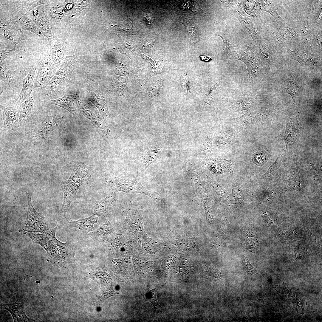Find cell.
<instances>
[{
	"label": "cell",
	"instance_id": "6da1fadb",
	"mask_svg": "<svg viewBox=\"0 0 322 322\" xmlns=\"http://www.w3.org/2000/svg\"><path fill=\"white\" fill-rule=\"evenodd\" d=\"M105 182L106 185L112 189V192L116 193L121 191L140 193L156 199L154 195L143 186L137 178L134 179H130L122 177H114L106 178Z\"/></svg>",
	"mask_w": 322,
	"mask_h": 322
},
{
	"label": "cell",
	"instance_id": "7a4b0ae2",
	"mask_svg": "<svg viewBox=\"0 0 322 322\" xmlns=\"http://www.w3.org/2000/svg\"><path fill=\"white\" fill-rule=\"evenodd\" d=\"M28 203L27 218L23 230L29 232H36L46 234L50 236L52 229L49 227L47 222L41 214L38 213L32 205L30 195L26 193Z\"/></svg>",
	"mask_w": 322,
	"mask_h": 322
},
{
	"label": "cell",
	"instance_id": "3957f363",
	"mask_svg": "<svg viewBox=\"0 0 322 322\" xmlns=\"http://www.w3.org/2000/svg\"><path fill=\"white\" fill-rule=\"evenodd\" d=\"M55 68L49 58L43 59L40 64L34 83V88L45 86L55 75Z\"/></svg>",
	"mask_w": 322,
	"mask_h": 322
},
{
	"label": "cell",
	"instance_id": "277c9868",
	"mask_svg": "<svg viewBox=\"0 0 322 322\" xmlns=\"http://www.w3.org/2000/svg\"><path fill=\"white\" fill-rule=\"evenodd\" d=\"M79 94L78 90L74 94H66L56 99L45 100L44 102L45 104H53L62 107L76 116L77 103L80 100Z\"/></svg>",
	"mask_w": 322,
	"mask_h": 322
},
{
	"label": "cell",
	"instance_id": "5b68a950",
	"mask_svg": "<svg viewBox=\"0 0 322 322\" xmlns=\"http://www.w3.org/2000/svg\"><path fill=\"white\" fill-rule=\"evenodd\" d=\"M69 82L55 74L46 85L41 88L42 97L48 99L49 97L61 93L64 91Z\"/></svg>",
	"mask_w": 322,
	"mask_h": 322
},
{
	"label": "cell",
	"instance_id": "8992f818",
	"mask_svg": "<svg viewBox=\"0 0 322 322\" xmlns=\"http://www.w3.org/2000/svg\"><path fill=\"white\" fill-rule=\"evenodd\" d=\"M80 186L69 178L63 182L62 187L64 193L62 212H66L71 203L76 200V195Z\"/></svg>",
	"mask_w": 322,
	"mask_h": 322
},
{
	"label": "cell",
	"instance_id": "52a82bcc",
	"mask_svg": "<svg viewBox=\"0 0 322 322\" xmlns=\"http://www.w3.org/2000/svg\"><path fill=\"white\" fill-rule=\"evenodd\" d=\"M57 227L52 228V234L50 236L58 249L62 261L64 264L67 260L71 257L74 258L75 251V245L69 240L63 243L58 240L56 237V232Z\"/></svg>",
	"mask_w": 322,
	"mask_h": 322
},
{
	"label": "cell",
	"instance_id": "ba28073f",
	"mask_svg": "<svg viewBox=\"0 0 322 322\" xmlns=\"http://www.w3.org/2000/svg\"><path fill=\"white\" fill-rule=\"evenodd\" d=\"M3 126L6 129H11L18 126L19 117V109L17 106L7 107L0 105Z\"/></svg>",
	"mask_w": 322,
	"mask_h": 322
},
{
	"label": "cell",
	"instance_id": "9c48e42d",
	"mask_svg": "<svg viewBox=\"0 0 322 322\" xmlns=\"http://www.w3.org/2000/svg\"><path fill=\"white\" fill-rule=\"evenodd\" d=\"M91 168L82 162L75 163L69 179L81 186L88 183L91 177Z\"/></svg>",
	"mask_w": 322,
	"mask_h": 322
},
{
	"label": "cell",
	"instance_id": "30bf717a",
	"mask_svg": "<svg viewBox=\"0 0 322 322\" xmlns=\"http://www.w3.org/2000/svg\"><path fill=\"white\" fill-rule=\"evenodd\" d=\"M3 307L10 312L14 321H30L25 315L23 301L20 297L13 298L8 304L3 305Z\"/></svg>",
	"mask_w": 322,
	"mask_h": 322
},
{
	"label": "cell",
	"instance_id": "8fae6325",
	"mask_svg": "<svg viewBox=\"0 0 322 322\" xmlns=\"http://www.w3.org/2000/svg\"><path fill=\"white\" fill-rule=\"evenodd\" d=\"M36 70L35 68H32L27 76L23 80L21 90L15 101L16 105H20L30 96L34 88V80Z\"/></svg>",
	"mask_w": 322,
	"mask_h": 322
},
{
	"label": "cell",
	"instance_id": "7c38bea8",
	"mask_svg": "<svg viewBox=\"0 0 322 322\" xmlns=\"http://www.w3.org/2000/svg\"><path fill=\"white\" fill-rule=\"evenodd\" d=\"M116 193L112 192L107 196L101 200L93 202V214L98 217L107 216L109 210L116 199Z\"/></svg>",
	"mask_w": 322,
	"mask_h": 322
},
{
	"label": "cell",
	"instance_id": "4fadbf2b",
	"mask_svg": "<svg viewBox=\"0 0 322 322\" xmlns=\"http://www.w3.org/2000/svg\"><path fill=\"white\" fill-rule=\"evenodd\" d=\"M35 95H31L23 102L19 108L20 123H25L30 120L33 115V106L35 100Z\"/></svg>",
	"mask_w": 322,
	"mask_h": 322
},
{
	"label": "cell",
	"instance_id": "5bb4252c",
	"mask_svg": "<svg viewBox=\"0 0 322 322\" xmlns=\"http://www.w3.org/2000/svg\"><path fill=\"white\" fill-rule=\"evenodd\" d=\"M99 217L93 214L86 218L79 219L76 221H68L69 227L75 228L83 231L86 233H90L95 230L94 225L97 223Z\"/></svg>",
	"mask_w": 322,
	"mask_h": 322
},
{
	"label": "cell",
	"instance_id": "9a60e30c",
	"mask_svg": "<svg viewBox=\"0 0 322 322\" xmlns=\"http://www.w3.org/2000/svg\"><path fill=\"white\" fill-rule=\"evenodd\" d=\"M63 119V117L61 115L52 117L39 127L38 130L39 137L42 139H46L61 122Z\"/></svg>",
	"mask_w": 322,
	"mask_h": 322
},
{
	"label": "cell",
	"instance_id": "2e32d148",
	"mask_svg": "<svg viewBox=\"0 0 322 322\" xmlns=\"http://www.w3.org/2000/svg\"><path fill=\"white\" fill-rule=\"evenodd\" d=\"M89 100L98 108L101 114L104 117L109 115L107 102L104 96L97 90H93L90 92Z\"/></svg>",
	"mask_w": 322,
	"mask_h": 322
},
{
	"label": "cell",
	"instance_id": "e0dca14e",
	"mask_svg": "<svg viewBox=\"0 0 322 322\" xmlns=\"http://www.w3.org/2000/svg\"><path fill=\"white\" fill-rule=\"evenodd\" d=\"M113 231L110 223L106 221L104 223L101 224L96 229L87 234L94 241L101 242L111 235Z\"/></svg>",
	"mask_w": 322,
	"mask_h": 322
},
{
	"label": "cell",
	"instance_id": "ac0fdd59",
	"mask_svg": "<svg viewBox=\"0 0 322 322\" xmlns=\"http://www.w3.org/2000/svg\"><path fill=\"white\" fill-rule=\"evenodd\" d=\"M76 61L73 57H66L55 74L69 81L72 72L76 67Z\"/></svg>",
	"mask_w": 322,
	"mask_h": 322
},
{
	"label": "cell",
	"instance_id": "d6986e66",
	"mask_svg": "<svg viewBox=\"0 0 322 322\" xmlns=\"http://www.w3.org/2000/svg\"><path fill=\"white\" fill-rule=\"evenodd\" d=\"M19 232L30 238L35 243L39 244L47 252L51 239L50 236L46 234L36 232H29L20 229Z\"/></svg>",
	"mask_w": 322,
	"mask_h": 322
},
{
	"label": "cell",
	"instance_id": "ffe728a7",
	"mask_svg": "<svg viewBox=\"0 0 322 322\" xmlns=\"http://www.w3.org/2000/svg\"><path fill=\"white\" fill-rule=\"evenodd\" d=\"M301 126L296 119H292L286 123L285 140L286 145L294 142L299 134Z\"/></svg>",
	"mask_w": 322,
	"mask_h": 322
},
{
	"label": "cell",
	"instance_id": "44dd1931",
	"mask_svg": "<svg viewBox=\"0 0 322 322\" xmlns=\"http://www.w3.org/2000/svg\"><path fill=\"white\" fill-rule=\"evenodd\" d=\"M186 27L192 42H197L201 40V34L199 26L190 20H185L181 21Z\"/></svg>",
	"mask_w": 322,
	"mask_h": 322
},
{
	"label": "cell",
	"instance_id": "7402d4cb",
	"mask_svg": "<svg viewBox=\"0 0 322 322\" xmlns=\"http://www.w3.org/2000/svg\"><path fill=\"white\" fill-rule=\"evenodd\" d=\"M0 77L1 80L7 84L13 90L14 88L16 86V80L8 68L1 61L0 62Z\"/></svg>",
	"mask_w": 322,
	"mask_h": 322
},
{
	"label": "cell",
	"instance_id": "603a6c76",
	"mask_svg": "<svg viewBox=\"0 0 322 322\" xmlns=\"http://www.w3.org/2000/svg\"><path fill=\"white\" fill-rule=\"evenodd\" d=\"M271 1H261L262 8L261 10L266 11L270 13L279 24L284 27L285 24L284 21L278 13L274 4Z\"/></svg>",
	"mask_w": 322,
	"mask_h": 322
},
{
	"label": "cell",
	"instance_id": "cb8c5ba5",
	"mask_svg": "<svg viewBox=\"0 0 322 322\" xmlns=\"http://www.w3.org/2000/svg\"><path fill=\"white\" fill-rule=\"evenodd\" d=\"M288 50L292 58L298 61L302 66L314 65V61L311 55L309 54H306L302 52L293 51L289 49Z\"/></svg>",
	"mask_w": 322,
	"mask_h": 322
},
{
	"label": "cell",
	"instance_id": "d4e9b609",
	"mask_svg": "<svg viewBox=\"0 0 322 322\" xmlns=\"http://www.w3.org/2000/svg\"><path fill=\"white\" fill-rule=\"evenodd\" d=\"M19 20L20 24L23 28L29 30L38 35H41V31L31 18L24 16L20 18Z\"/></svg>",
	"mask_w": 322,
	"mask_h": 322
},
{
	"label": "cell",
	"instance_id": "484cf974",
	"mask_svg": "<svg viewBox=\"0 0 322 322\" xmlns=\"http://www.w3.org/2000/svg\"><path fill=\"white\" fill-rule=\"evenodd\" d=\"M222 143L224 147L236 143L238 139L237 134L234 131H229L225 132L220 137Z\"/></svg>",
	"mask_w": 322,
	"mask_h": 322
},
{
	"label": "cell",
	"instance_id": "4316f807",
	"mask_svg": "<svg viewBox=\"0 0 322 322\" xmlns=\"http://www.w3.org/2000/svg\"><path fill=\"white\" fill-rule=\"evenodd\" d=\"M157 291L155 289L148 290L145 293V301L150 302L153 305L155 309H162L159 304L157 298Z\"/></svg>",
	"mask_w": 322,
	"mask_h": 322
},
{
	"label": "cell",
	"instance_id": "83f0119b",
	"mask_svg": "<svg viewBox=\"0 0 322 322\" xmlns=\"http://www.w3.org/2000/svg\"><path fill=\"white\" fill-rule=\"evenodd\" d=\"M268 156V153L264 151L257 152L253 154L252 161L258 166H262L267 161Z\"/></svg>",
	"mask_w": 322,
	"mask_h": 322
},
{
	"label": "cell",
	"instance_id": "f1b7e54d",
	"mask_svg": "<svg viewBox=\"0 0 322 322\" xmlns=\"http://www.w3.org/2000/svg\"><path fill=\"white\" fill-rule=\"evenodd\" d=\"M297 90V87L296 85L293 82H290L288 84L287 91V92L291 95L293 99L296 95Z\"/></svg>",
	"mask_w": 322,
	"mask_h": 322
},
{
	"label": "cell",
	"instance_id": "f546056e",
	"mask_svg": "<svg viewBox=\"0 0 322 322\" xmlns=\"http://www.w3.org/2000/svg\"><path fill=\"white\" fill-rule=\"evenodd\" d=\"M182 85V88L185 91L188 93L190 92V83L189 78L187 75H183Z\"/></svg>",
	"mask_w": 322,
	"mask_h": 322
},
{
	"label": "cell",
	"instance_id": "4dcf8cb0",
	"mask_svg": "<svg viewBox=\"0 0 322 322\" xmlns=\"http://www.w3.org/2000/svg\"><path fill=\"white\" fill-rule=\"evenodd\" d=\"M278 158L274 163L270 167L267 172L262 175H261V178L263 179H266L270 175V174L274 170L278 165Z\"/></svg>",
	"mask_w": 322,
	"mask_h": 322
},
{
	"label": "cell",
	"instance_id": "1f68e13d",
	"mask_svg": "<svg viewBox=\"0 0 322 322\" xmlns=\"http://www.w3.org/2000/svg\"><path fill=\"white\" fill-rule=\"evenodd\" d=\"M243 262L247 270L249 273L253 274L257 273L256 270L250 264L249 262L248 261L247 259H244Z\"/></svg>",
	"mask_w": 322,
	"mask_h": 322
},
{
	"label": "cell",
	"instance_id": "d6a6232c",
	"mask_svg": "<svg viewBox=\"0 0 322 322\" xmlns=\"http://www.w3.org/2000/svg\"><path fill=\"white\" fill-rule=\"evenodd\" d=\"M14 51L13 49L10 50H1L0 51V61H2L8 57Z\"/></svg>",
	"mask_w": 322,
	"mask_h": 322
}]
</instances>
